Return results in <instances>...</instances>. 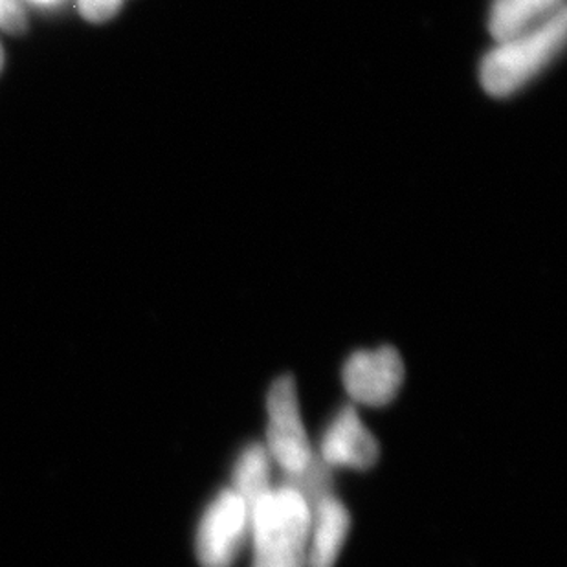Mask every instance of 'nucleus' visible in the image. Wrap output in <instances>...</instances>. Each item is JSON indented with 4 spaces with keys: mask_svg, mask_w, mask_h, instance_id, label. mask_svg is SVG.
Wrapping results in <instances>:
<instances>
[{
    "mask_svg": "<svg viewBox=\"0 0 567 567\" xmlns=\"http://www.w3.org/2000/svg\"><path fill=\"white\" fill-rule=\"evenodd\" d=\"M312 507L296 488H270L250 507L252 567H303Z\"/></svg>",
    "mask_w": 567,
    "mask_h": 567,
    "instance_id": "obj_1",
    "label": "nucleus"
},
{
    "mask_svg": "<svg viewBox=\"0 0 567 567\" xmlns=\"http://www.w3.org/2000/svg\"><path fill=\"white\" fill-rule=\"evenodd\" d=\"M566 33L567 10H564L535 30L498 41L482 61L480 75L485 92L494 97L518 92L563 52Z\"/></svg>",
    "mask_w": 567,
    "mask_h": 567,
    "instance_id": "obj_2",
    "label": "nucleus"
},
{
    "mask_svg": "<svg viewBox=\"0 0 567 567\" xmlns=\"http://www.w3.org/2000/svg\"><path fill=\"white\" fill-rule=\"evenodd\" d=\"M267 449L270 460L276 461L289 477L300 476L311 466V441L301 421L298 391L292 377H281L274 382L267 396Z\"/></svg>",
    "mask_w": 567,
    "mask_h": 567,
    "instance_id": "obj_3",
    "label": "nucleus"
},
{
    "mask_svg": "<svg viewBox=\"0 0 567 567\" xmlns=\"http://www.w3.org/2000/svg\"><path fill=\"white\" fill-rule=\"evenodd\" d=\"M250 533V507L225 488L204 511L197 530V558L203 567H231Z\"/></svg>",
    "mask_w": 567,
    "mask_h": 567,
    "instance_id": "obj_4",
    "label": "nucleus"
},
{
    "mask_svg": "<svg viewBox=\"0 0 567 567\" xmlns=\"http://www.w3.org/2000/svg\"><path fill=\"white\" fill-rule=\"evenodd\" d=\"M343 385L354 402L365 406H385L395 399L404 382V364L396 349L357 351L342 371Z\"/></svg>",
    "mask_w": 567,
    "mask_h": 567,
    "instance_id": "obj_5",
    "label": "nucleus"
},
{
    "mask_svg": "<svg viewBox=\"0 0 567 567\" xmlns=\"http://www.w3.org/2000/svg\"><path fill=\"white\" fill-rule=\"evenodd\" d=\"M379 454L375 435L365 429L353 406L342 408L321 435L320 461L329 468L368 471L379 461Z\"/></svg>",
    "mask_w": 567,
    "mask_h": 567,
    "instance_id": "obj_6",
    "label": "nucleus"
},
{
    "mask_svg": "<svg viewBox=\"0 0 567 567\" xmlns=\"http://www.w3.org/2000/svg\"><path fill=\"white\" fill-rule=\"evenodd\" d=\"M351 516L340 499L327 494L312 505L311 530L303 567H334L348 540Z\"/></svg>",
    "mask_w": 567,
    "mask_h": 567,
    "instance_id": "obj_7",
    "label": "nucleus"
},
{
    "mask_svg": "<svg viewBox=\"0 0 567 567\" xmlns=\"http://www.w3.org/2000/svg\"><path fill=\"white\" fill-rule=\"evenodd\" d=\"M564 10V0H494L488 32L498 43L546 24Z\"/></svg>",
    "mask_w": 567,
    "mask_h": 567,
    "instance_id": "obj_8",
    "label": "nucleus"
},
{
    "mask_svg": "<svg viewBox=\"0 0 567 567\" xmlns=\"http://www.w3.org/2000/svg\"><path fill=\"white\" fill-rule=\"evenodd\" d=\"M270 455L265 444H248L237 457L231 482L234 491L252 507L262 494L270 491Z\"/></svg>",
    "mask_w": 567,
    "mask_h": 567,
    "instance_id": "obj_9",
    "label": "nucleus"
},
{
    "mask_svg": "<svg viewBox=\"0 0 567 567\" xmlns=\"http://www.w3.org/2000/svg\"><path fill=\"white\" fill-rule=\"evenodd\" d=\"M125 0H78L81 16L89 22L111 21L124 6Z\"/></svg>",
    "mask_w": 567,
    "mask_h": 567,
    "instance_id": "obj_10",
    "label": "nucleus"
},
{
    "mask_svg": "<svg viewBox=\"0 0 567 567\" xmlns=\"http://www.w3.org/2000/svg\"><path fill=\"white\" fill-rule=\"evenodd\" d=\"M27 13L21 0H0V30L22 33L27 30Z\"/></svg>",
    "mask_w": 567,
    "mask_h": 567,
    "instance_id": "obj_11",
    "label": "nucleus"
},
{
    "mask_svg": "<svg viewBox=\"0 0 567 567\" xmlns=\"http://www.w3.org/2000/svg\"><path fill=\"white\" fill-rule=\"evenodd\" d=\"M33 4L44 6V8H50V6L60 4L61 0H30Z\"/></svg>",
    "mask_w": 567,
    "mask_h": 567,
    "instance_id": "obj_12",
    "label": "nucleus"
},
{
    "mask_svg": "<svg viewBox=\"0 0 567 567\" xmlns=\"http://www.w3.org/2000/svg\"><path fill=\"white\" fill-rule=\"evenodd\" d=\"M2 63H4V52H2V47H0V69H2Z\"/></svg>",
    "mask_w": 567,
    "mask_h": 567,
    "instance_id": "obj_13",
    "label": "nucleus"
}]
</instances>
